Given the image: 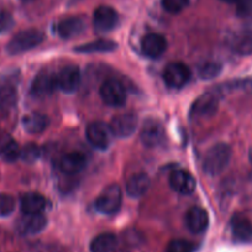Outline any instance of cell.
Here are the masks:
<instances>
[{
  "label": "cell",
  "instance_id": "603a6c76",
  "mask_svg": "<svg viewBox=\"0 0 252 252\" xmlns=\"http://www.w3.org/2000/svg\"><path fill=\"white\" fill-rule=\"evenodd\" d=\"M48 123L47 115L41 113L28 114L23 119L24 130L29 134H41L47 129Z\"/></svg>",
  "mask_w": 252,
  "mask_h": 252
},
{
  "label": "cell",
  "instance_id": "30bf717a",
  "mask_svg": "<svg viewBox=\"0 0 252 252\" xmlns=\"http://www.w3.org/2000/svg\"><path fill=\"white\" fill-rule=\"evenodd\" d=\"M56 82L57 88L64 93H73L78 89L81 84V72L77 66H66L63 67L57 74H56Z\"/></svg>",
  "mask_w": 252,
  "mask_h": 252
},
{
  "label": "cell",
  "instance_id": "836d02e7",
  "mask_svg": "<svg viewBox=\"0 0 252 252\" xmlns=\"http://www.w3.org/2000/svg\"><path fill=\"white\" fill-rule=\"evenodd\" d=\"M249 159H250V162L252 163V149L249 151Z\"/></svg>",
  "mask_w": 252,
  "mask_h": 252
},
{
  "label": "cell",
  "instance_id": "4fadbf2b",
  "mask_svg": "<svg viewBox=\"0 0 252 252\" xmlns=\"http://www.w3.org/2000/svg\"><path fill=\"white\" fill-rule=\"evenodd\" d=\"M56 30L61 38L69 40V38L77 37L86 30V23L82 18L71 16V18L62 19L61 21H58Z\"/></svg>",
  "mask_w": 252,
  "mask_h": 252
},
{
  "label": "cell",
  "instance_id": "2e32d148",
  "mask_svg": "<svg viewBox=\"0 0 252 252\" xmlns=\"http://www.w3.org/2000/svg\"><path fill=\"white\" fill-rule=\"evenodd\" d=\"M47 225V219L41 214H24L18 221V230L23 235H35L42 231Z\"/></svg>",
  "mask_w": 252,
  "mask_h": 252
},
{
  "label": "cell",
  "instance_id": "484cf974",
  "mask_svg": "<svg viewBox=\"0 0 252 252\" xmlns=\"http://www.w3.org/2000/svg\"><path fill=\"white\" fill-rule=\"evenodd\" d=\"M116 47H118V45H116L114 41L100 38V40L92 41V42L78 46V47L74 48V51L79 53H101L111 52V51L115 50Z\"/></svg>",
  "mask_w": 252,
  "mask_h": 252
},
{
  "label": "cell",
  "instance_id": "ac0fdd59",
  "mask_svg": "<svg viewBox=\"0 0 252 252\" xmlns=\"http://www.w3.org/2000/svg\"><path fill=\"white\" fill-rule=\"evenodd\" d=\"M151 181L146 173H136L126 181V193L131 198H141L149 192Z\"/></svg>",
  "mask_w": 252,
  "mask_h": 252
},
{
  "label": "cell",
  "instance_id": "4dcf8cb0",
  "mask_svg": "<svg viewBox=\"0 0 252 252\" xmlns=\"http://www.w3.org/2000/svg\"><path fill=\"white\" fill-rule=\"evenodd\" d=\"M15 210V199L9 194L0 193V217H8Z\"/></svg>",
  "mask_w": 252,
  "mask_h": 252
},
{
  "label": "cell",
  "instance_id": "3957f363",
  "mask_svg": "<svg viewBox=\"0 0 252 252\" xmlns=\"http://www.w3.org/2000/svg\"><path fill=\"white\" fill-rule=\"evenodd\" d=\"M121 202H123V192L120 186L110 184L104 189L95 200V209L101 214H115L120 209Z\"/></svg>",
  "mask_w": 252,
  "mask_h": 252
},
{
  "label": "cell",
  "instance_id": "7a4b0ae2",
  "mask_svg": "<svg viewBox=\"0 0 252 252\" xmlns=\"http://www.w3.org/2000/svg\"><path fill=\"white\" fill-rule=\"evenodd\" d=\"M43 40H45V35L42 31L37 30V29H29V30H24L16 33L11 38L10 42L6 45V51L9 55H20V53L37 47L43 42Z\"/></svg>",
  "mask_w": 252,
  "mask_h": 252
},
{
  "label": "cell",
  "instance_id": "ffe728a7",
  "mask_svg": "<svg viewBox=\"0 0 252 252\" xmlns=\"http://www.w3.org/2000/svg\"><path fill=\"white\" fill-rule=\"evenodd\" d=\"M231 232L236 241L249 242L252 240V224L247 218L235 215L231 219Z\"/></svg>",
  "mask_w": 252,
  "mask_h": 252
},
{
  "label": "cell",
  "instance_id": "e575fe53",
  "mask_svg": "<svg viewBox=\"0 0 252 252\" xmlns=\"http://www.w3.org/2000/svg\"><path fill=\"white\" fill-rule=\"evenodd\" d=\"M222 1H226V3H237L239 0H222Z\"/></svg>",
  "mask_w": 252,
  "mask_h": 252
},
{
  "label": "cell",
  "instance_id": "6da1fadb",
  "mask_svg": "<svg viewBox=\"0 0 252 252\" xmlns=\"http://www.w3.org/2000/svg\"><path fill=\"white\" fill-rule=\"evenodd\" d=\"M231 147L227 144H215L207 151L203 162V169L207 174L214 177L225 171L231 159Z\"/></svg>",
  "mask_w": 252,
  "mask_h": 252
},
{
  "label": "cell",
  "instance_id": "8992f818",
  "mask_svg": "<svg viewBox=\"0 0 252 252\" xmlns=\"http://www.w3.org/2000/svg\"><path fill=\"white\" fill-rule=\"evenodd\" d=\"M86 137L89 144L96 150H106L111 142V131L109 125L101 121H94L87 126Z\"/></svg>",
  "mask_w": 252,
  "mask_h": 252
},
{
  "label": "cell",
  "instance_id": "1f68e13d",
  "mask_svg": "<svg viewBox=\"0 0 252 252\" xmlns=\"http://www.w3.org/2000/svg\"><path fill=\"white\" fill-rule=\"evenodd\" d=\"M14 26V19L6 11H0V35L6 33Z\"/></svg>",
  "mask_w": 252,
  "mask_h": 252
},
{
  "label": "cell",
  "instance_id": "d590c367",
  "mask_svg": "<svg viewBox=\"0 0 252 252\" xmlns=\"http://www.w3.org/2000/svg\"><path fill=\"white\" fill-rule=\"evenodd\" d=\"M24 1H32V0H24Z\"/></svg>",
  "mask_w": 252,
  "mask_h": 252
},
{
  "label": "cell",
  "instance_id": "f1b7e54d",
  "mask_svg": "<svg viewBox=\"0 0 252 252\" xmlns=\"http://www.w3.org/2000/svg\"><path fill=\"white\" fill-rule=\"evenodd\" d=\"M220 71H221V66L219 63L207 62L199 68V76L203 79H212L215 76H218Z\"/></svg>",
  "mask_w": 252,
  "mask_h": 252
},
{
  "label": "cell",
  "instance_id": "83f0119b",
  "mask_svg": "<svg viewBox=\"0 0 252 252\" xmlns=\"http://www.w3.org/2000/svg\"><path fill=\"white\" fill-rule=\"evenodd\" d=\"M41 156V149L33 142L26 144L20 151V158L26 163H33L37 161Z\"/></svg>",
  "mask_w": 252,
  "mask_h": 252
},
{
  "label": "cell",
  "instance_id": "9a60e30c",
  "mask_svg": "<svg viewBox=\"0 0 252 252\" xmlns=\"http://www.w3.org/2000/svg\"><path fill=\"white\" fill-rule=\"evenodd\" d=\"M218 105H219V99L218 95L213 92H208L200 95L195 100L192 106V114L195 116H212L217 113Z\"/></svg>",
  "mask_w": 252,
  "mask_h": 252
},
{
  "label": "cell",
  "instance_id": "d6a6232c",
  "mask_svg": "<svg viewBox=\"0 0 252 252\" xmlns=\"http://www.w3.org/2000/svg\"><path fill=\"white\" fill-rule=\"evenodd\" d=\"M236 4L239 15L247 16L252 14V0H239Z\"/></svg>",
  "mask_w": 252,
  "mask_h": 252
},
{
  "label": "cell",
  "instance_id": "5b68a950",
  "mask_svg": "<svg viewBox=\"0 0 252 252\" xmlns=\"http://www.w3.org/2000/svg\"><path fill=\"white\" fill-rule=\"evenodd\" d=\"M109 129L114 136L126 139L134 135L137 129V115L134 113H124L115 115L109 124Z\"/></svg>",
  "mask_w": 252,
  "mask_h": 252
},
{
  "label": "cell",
  "instance_id": "277c9868",
  "mask_svg": "<svg viewBox=\"0 0 252 252\" xmlns=\"http://www.w3.org/2000/svg\"><path fill=\"white\" fill-rule=\"evenodd\" d=\"M100 98L106 105L111 108H119L126 103V91L123 84L116 79H106L99 89Z\"/></svg>",
  "mask_w": 252,
  "mask_h": 252
},
{
  "label": "cell",
  "instance_id": "d4e9b609",
  "mask_svg": "<svg viewBox=\"0 0 252 252\" xmlns=\"http://www.w3.org/2000/svg\"><path fill=\"white\" fill-rule=\"evenodd\" d=\"M116 245H118V239L115 235L104 232L92 240L91 252H113Z\"/></svg>",
  "mask_w": 252,
  "mask_h": 252
},
{
  "label": "cell",
  "instance_id": "7c38bea8",
  "mask_svg": "<svg viewBox=\"0 0 252 252\" xmlns=\"http://www.w3.org/2000/svg\"><path fill=\"white\" fill-rule=\"evenodd\" d=\"M56 88H57V82L55 74L51 73L50 71H41L31 84V94L35 98L42 99L50 96Z\"/></svg>",
  "mask_w": 252,
  "mask_h": 252
},
{
  "label": "cell",
  "instance_id": "4316f807",
  "mask_svg": "<svg viewBox=\"0 0 252 252\" xmlns=\"http://www.w3.org/2000/svg\"><path fill=\"white\" fill-rule=\"evenodd\" d=\"M197 246L194 242L184 239H174L168 242L166 252H195Z\"/></svg>",
  "mask_w": 252,
  "mask_h": 252
},
{
  "label": "cell",
  "instance_id": "5bb4252c",
  "mask_svg": "<svg viewBox=\"0 0 252 252\" xmlns=\"http://www.w3.org/2000/svg\"><path fill=\"white\" fill-rule=\"evenodd\" d=\"M141 50L150 58H158L166 52L167 41L158 33H147L141 40Z\"/></svg>",
  "mask_w": 252,
  "mask_h": 252
},
{
  "label": "cell",
  "instance_id": "ba28073f",
  "mask_svg": "<svg viewBox=\"0 0 252 252\" xmlns=\"http://www.w3.org/2000/svg\"><path fill=\"white\" fill-rule=\"evenodd\" d=\"M140 140L144 146L150 149L159 146L164 140V127L161 121L152 118L147 119L142 125Z\"/></svg>",
  "mask_w": 252,
  "mask_h": 252
},
{
  "label": "cell",
  "instance_id": "44dd1931",
  "mask_svg": "<svg viewBox=\"0 0 252 252\" xmlns=\"http://www.w3.org/2000/svg\"><path fill=\"white\" fill-rule=\"evenodd\" d=\"M45 197L38 193H28L21 197L20 207L24 214H41L46 209Z\"/></svg>",
  "mask_w": 252,
  "mask_h": 252
},
{
  "label": "cell",
  "instance_id": "52a82bcc",
  "mask_svg": "<svg viewBox=\"0 0 252 252\" xmlns=\"http://www.w3.org/2000/svg\"><path fill=\"white\" fill-rule=\"evenodd\" d=\"M190 69L182 62L169 63L163 71L164 83L173 89H179L186 86L190 79Z\"/></svg>",
  "mask_w": 252,
  "mask_h": 252
},
{
  "label": "cell",
  "instance_id": "e0dca14e",
  "mask_svg": "<svg viewBox=\"0 0 252 252\" xmlns=\"http://www.w3.org/2000/svg\"><path fill=\"white\" fill-rule=\"evenodd\" d=\"M186 225L192 232L200 234L209 225V215L203 208L192 207L186 214Z\"/></svg>",
  "mask_w": 252,
  "mask_h": 252
},
{
  "label": "cell",
  "instance_id": "cb8c5ba5",
  "mask_svg": "<svg viewBox=\"0 0 252 252\" xmlns=\"http://www.w3.org/2000/svg\"><path fill=\"white\" fill-rule=\"evenodd\" d=\"M20 146L10 135L0 136V157L6 162H15L20 158Z\"/></svg>",
  "mask_w": 252,
  "mask_h": 252
},
{
  "label": "cell",
  "instance_id": "7402d4cb",
  "mask_svg": "<svg viewBox=\"0 0 252 252\" xmlns=\"http://www.w3.org/2000/svg\"><path fill=\"white\" fill-rule=\"evenodd\" d=\"M16 84L14 82V77L9 76V78H1L0 81V109H6L14 106L16 101Z\"/></svg>",
  "mask_w": 252,
  "mask_h": 252
},
{
  "label": "cell",
  "instance_id": "8fae6325",
  "mask_svg": "<svg viewBox=\"0 0 252 252\" xmlns=\"http://www.w3.org/2000/svg\"><path fill=\"white\" fill-rule=\"evenodd\" d=\"M169 186L173 189L174 192L179 193L183 195L192 194L195 190V179L189 172L184 171V169H176L169 174Z\"/></svg>",
  "mask_w": 252,
  "mask_h": 252
},
{
  "label": "cell",
  "instance_id": "f546056e",
  "mask_svg": "<svg viewBox=\"0 0 252 252\" xmlns=\"http://www.w3.org/2000/svg\"><path fill=\"white\" fill-rule=\"evenodd\" d=\"M189 0H162V6L169 14H178L188 6Z\"/></svg>",
  "mask_w": 252,
  "mask_h": 252
},
{
  "label": "cell",
  "instance_id": "9c48e42d",
  "mask_svg": "<svg viewBox=\"0 0 252 252\" xmlns=\"http://www.w3.org/2000/svg\"><path fill=\"white\" fill-rule=\"evenodd\" d=\"M119 23V15L110 6L101 5L94 11L93 25L100 33H105L115 29Z\"/></svg>",
  "mask_w": 252,
  "mask_h": 252
},
{
  "label": "cell",
  "instance_id": "d6986e66",
  "mask_svg": "<svg viewBox=\"0 0 252 252\" xmlns=\"http://www.w3.org/2000/svg\"><path fill=\"white\" fill-rule=\"evenodd\" d=\"M86 164V157L79 152H69L60 159V169L66 174L79 173L82 169H84Z\"/></svg>",
  "mask_w": 252,
  "mask_h": 252
}]
</instances>
